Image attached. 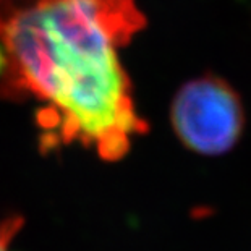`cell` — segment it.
<instances>
[{
  "mask_svg": "<svg viewBox=\"0 0 251 251\" xmlns=\"http://www.w3.org/2000/svg\"><path fill=\"white\" fill-rule=\"evenodd\" d=\"M20 221L18 219H8V221L0 222V251H7L10 240L18 230Z\"/></svg>",
  "mask_w": 251,
  "mask_h": 251,
  "instance_id": "3",
  "label": "cell"
},
{
  "mask_svg": "<svg viewBox=\"0 0 251 251\" xmlns=\"http://www.w3.org/2000/svg\"><path fill=\"white\" fill-rule=\"evenodd\" d=\"M170 122L190 151L221 156L233 149L243 135L245 107L226 79L204 75L178 89L170 107Z\"/></svg>",
  "mask_w": 251,
  "mask_h": 251,
  "instance_id": "2",
  "label": "cell"
},
{
  "mask_svg": "<svg viewBox=\"0 0 251 251\" xmlns=\"http://www.w3.org/2000/svg\"><path fill=\"white\" fill-rule=\"evenodd\" d=\"M143 26L135 0H0V98L39 105L46 149L124 157L146 124L119 50Z\"/></svg>",
  "mask_w": 251,
  "mask_h": 251,
  "instance_id": "1",
  "label": "cell"
}]
</instances>
